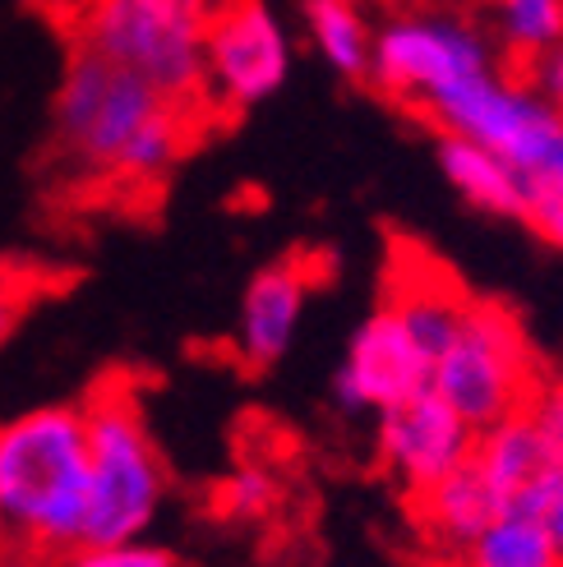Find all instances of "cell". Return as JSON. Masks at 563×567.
I'll use <instances>...</instances> for the list:
<instances>
[{
    "label": "cell",
    "instance_id": "6da1fadb",
    "mask_svg": "<svg viewBox=\"0 0 563 567\" xmlns=\"http://www.w3.org/2000/svg\"><path fill=\"white\" fill-rule=\"evenodd\" d=\"M204 106L157 93L144 74L70 42L51 102V162L83 185H153L190 148V121Z\"/></svg>",
    "mask_w": 563,
    "mask_h": 567
},
{
    "label": "cell",
    "instance_id": "7a4b0ae2",
    "mask_svg": "<svg viewBox=\"0 0 563 567\" xmlns=\"http://www.w3.org/2000/svg\"><path fill=\"white\" fill-rule=\"evenodd\" d=\"M89 522V420L55 402L0 420V535L28 558H65Z\"/></svg>",
    "mask_w": 563,
    "mask_h": 567
},
{
    "label": "cell",
    "instance_id": "3957f363",
    "mask_svg": "<svg viewBox=\"0 0 563 567\" xmlns=\"http://www.w3.org/2000/svg\"><path fill=\"white\" fill-rule=\"evenodd\" d=\"M83 420H89V522H83V545L139 540L162 507L166 466L149 434L134 383L125 374L98 379L83 396Z\"/></svg>",
    "mask_w": 563,
    "mask_h": 567
},
{
    "label": "cell",
    "instance_id": "277c9868",
    "mask_svg": "<svg viewBox=\"0 0 563 567\" xmlns=\"http://www.w3.org/2000/svg\"><path fill=\"white\" fill-rule=\"evenodd\" d=\"M217 0H79L74 38L185 106H213L204 33Z\"/></svg>",
    "mask_w": 563,
    "mask_h": 567
},
{
    "label": "cell",
    "instance_id": "5b68a950",
    "mask_svg": "<svg viewBox=\"0 0 563 567\" xmlns=\"http://www.w3.org/2000/svg\"><path fill=\"white\" fill-rule=\"evenodd\" d=\"M545 383L536 347L503 300L475 296L467 323L439 360L430 388L453 406L475 434L531 406V396Z\"/></svg>",
    "mask_w": 563,
    "mask_h": 567
},
{
    "label": "cell",
    "instance_id": "8992f818",
    "mask_svg": "<svg viewBox=\"0 0 563 567\" xmlns=\"http://www.w3.org/2000/svg\"><path fill=\"white\" fill-rule=\"evenodd\" d=\"M416 111L430 130L462 134L499 153L531 181V189L563 194V116L550 102L513 89V83H499L494 74H481Z\"/></svg>",
    "mask_w": 563,
    "mask_h": 567
},
{
    "label": "cell",
    "instance_id": "52a82bcc",
    "mask_svg": "<svg viewBox=\"0 0 563 567\" xmlns=\"http://www.w3.org/2000/svg\"><path fill=\"white\" fill-rule=\"evenodd\" d=\"M291 70V47L264 0H217L204 33L208 102L245 111L273 97Z\"/></svg>",
    "mask_w": 563,
    "mask_h": 567
},
{
    "label": "cell",
    "instance_id": "ba28073f",
    "mask_svg": "<svg viewBox=\"0 0 563 567\" xmlns=\"http://www.w3.org/2000/svg\"><path fill=\"white\" fill-rule=\"evenodd\" d=\"M481 74H490V51L453 19H398L375 38L370 51V79L379 93L407 106H426L430 97Z\"/></svg>",
    "mask_w": 563,
    "mask_h": 567
},
{
    "label": "cell",
    "instance_id": "9c48e42d",
    "mask_svg": "<svg viewBox=\"0 0 563 567\" xmlns=\"http://www.w3.org/2000/svg\"><path fill=\"white\" fill-rule=\"evenodd\" d=\"M434 379V360L411 342V332L388 305H379L365 319L347 347L342 370L332 374V402L347 415L356 411H392L411 402L430 388Z\"/></svg>",
    "mask_w": 563,
    "mask_h": 567
},
{
    "label": "cell",
    "instance_id": "30bf717a",
    "mask_svg": "<svg viewBox=\"0 0 563 567\" xmlns=\"http://www.w3.org/2000/svg\"><path fill=\"white\" fill-rule=\"evenodd\" d=\"M471 452H475V430L434 388L383 411L379 420V462L402 485L407 498L430 489L448 471H458Z\"/></svg>",
    "mask_w": 563,
    "mask_h": 567
},
{
    "label": "cell",
    "instance_id": "8fae6325",
    "mask_svg": "<svg viewBox=\"0 0 563 567\" xmlns=\"http://www.w3.org/2000/svg\"><path fill=\"white\" fill-rule=\"evenodd\" d=\"M402 245H407L411 259H402V249L392 245L388 277H383V305L402 319L411 342L430 360H439L448 347H453V337L462 332L467 309H471L475 296L467 291V281L458 272L443 268V259H434L426 245H416L407 236H402Z\"/></svg>",
    "mask_w": 563,
    "mask_h": 567
},
{
    "label": "cell",
    "instance_id": "7c38bea8",
    "mask_svg": "<svg viewBox=\"0 0 563 567\" xmlns=\"http://www.w3.org/2000/svg\"><path fill=\"white\" fill-rule=\"evenodd\" d=\"M305 296H309V268L300 264V254H287V259H277L249 277L245 300H240V332H236L245 370H255V374L273 370L287 355Z\"/></svg>",
    "mask_w": 563,
    "mask_h": 567
},
{
    "label": "cell",
    "instance_id": "4fadbf2b",
    "mask_svg": "<svg viewBox=\"0 0 563 567\" xmlns=\"http://www.w3.org/2000/svg\"><path fill=\"white\" fill-rule=\"evenodd\" d=\"M407 513L416 522V535L430 549H443L448 558H462L471 549V540L481 535L494 517H503V503L490 489L485 471L475 466V457H467L458 471H448L443 480H434L430 489H420L407 498Z\"/></svg>",
    "mask_w": 563,
    "mask_h": 567
},
{
    "label": "cell",
    "instance_id": "5bb4252c",
    "mask_svg": "<svg viewBox=\"0 0 563 567\" xmlns=\"http://www.w3.org/2000/svg\"><path fill=\"white\" fill-rule=\"evenodd\" d=\"M434 157L443 166L448 185H453L471 208L494 213V217H513V221L526 217L531 181L518 172V166L503 162L499 153L471 144V138H462V134L434 130Z\"/></svg>",
    "mask_w": 563,
    "mask_h": 567
},
{
    "label": "cell",
    "instance_id": "9a60e30c",
    "mask_svg": "<svg viewBox=\"0 0 563 567\" xmlns=\"http://www.w3.org/2000/svg\"><path fill=\"white\" fill-rule=\"evenodd\" d=\"M471 457H475V466L485 471L490 489L503 503V513L518 507L531 489L541 485V475L550 471V452H545V443H541L536 424H531L526 411H518V415L499 420V424H490V430L475 434Z\"/></svg>",
    "mask_w": 563,
    "mask_h": 567
},
{
    "label": "cell",
    "instance_id": "2e32d148",
    "mask_svg": "<svg viewBox=\"0 0 563 567\" xmlns=\"http://www.w3.org/2000/svg\"><path fill=\"white\" fill-rule=\"evenodd\" d=\"M305 23L319 55L342 79H370V51L375 38L365 28L356 0H305Z\"/></svg>",
    "mask_w": 563,
    "mask_h": 567
},
{
    "label": "cell",
    "instance_id": "e0dca14e",
    "mask_svg": "<svg viewBox=\"0 0 563 567\" xmlns=\"http://www.w3.org/2000/svg\"><path fill=\"white\" fill-rule=\"evenodd\" d=\"M458 567H563V563L536 517L503 513L475 535L471 549L458 558Z\"/></svg>",
    "mask_w": 563,
    "mask_h": 567
},
{
    "label": "cell",
    "instance_id": "ac0fdd59",
    "mask_svg": "<svg viewBox=\"0 0 563 567\" xmlns=\"http://www.w3.org/2000/svg\"><path fill=\"white\" fill-rule=\"evenodd\" d=\"M503 6V28L518 51H550L563 42V0H499Z\"/></svg>",
    "mask_w": 563,
    "mask_h": 567
},
{
    "label": "cell",
    "instance_id": "d6986e66",
    "mask_svg": "<svg viewBox=\"0 0 563 567\" xmlns=\"http://www.w3.org/2000/svg\"><path fill=\"white\" fill-rule=\"evenodd\" d=\"M42 272L33 264H19V259H0V347L14 337V328L23 323V315L38 305L42 296Z\"/></svg>",
    "mask_w": 563,
    "mask_h": 567
},
{
    "label": "cell",
    "instance_id": "ffe728a7",
    "mask_svg": "<svg viewBox=\"0 0 563 567\" xmlns=\"http://www.w3.org/2000/svg\"><path fill=\"white\" fill-rule=\"evenodd\" d=\"M61 567H185L172 549L125 540V545H83L61 558Z\"/></svg>",
    "mask_w": 563,
    "mask_h": 567
},
{
    "label": "cell",
    "instance_id": "44dd1931",
    "mask_svg": "<svg viewBox=\"0 0 563 567\" xmlns=\"http://www.w3.org/2000/svg\"><path fill=\"white\" fill-rule=\"evenodd\" d=\"M273 503H277V485L259 466H245L222 485V513L227 517H264L273 513Z\"/></svg>",
    "mask_w": 563,
    "mask_h": 567
},
{
    "label": "cell",
    "instance_id": "7402d4cb",
    "mask_svg": "<svg viewBox=\"0 0 563 567\" xmlns=\"http://www.w3.org/2000/svg\"><path fill=\"white\" fill-rule=\"evenodd\" d=\"M509 513H531V517H536L545 526V535H550L559 563H563V466H550L541 475V485L531 489L518 507H509Z\"/></svg>",
    "mask_w": 563,
    "mask_h": 567
},
{
    "label": "cell",
    "instance_id": "603a6c76",
    "mask_svg": "<svg viewBox=\"0 0 563 567\" xmlns=\"http://www.w3.org/2000/svg\"><path fill=\"white\" fill-rule=\"evenodd\" d=\"M526 415L550 452V466H563V379L559 374H545V383L536 388V396H531Z\"/></svg>",
    "mask_w": 563,
    "mask_h": 567
},
{
    "label": "cell",
    "instance_id": "cb8c5ba5",
    "mask_svg": "<svg viewBox=\"0 0 563 567\" xmlns=\"http://www.w3.org/2000/svg\"><path fill=\"white\" fill-rule=\"evenodd\" d=\"M531 231H536L545 245H554L563 254V194H545V189H531V204L522 217Z\"/></svg>",
    "mask_w": 563,
    "mask_h": 567
},
{
    "label": "cell",
    "instance_id": "d4e9b609",
    "mask_svg": "<svg viewBox=\"0 0 563 567\" xmlns=\"http://www.w3.org/2000/svg\"><path fill=\"white\" fill-rule=\"evenodd\" d=\"M545 89H550V106L563 116V47H554V55L545 61Z\"/></svg>",
    "mask_w": 563,
    "mask_h": 567
},
{
    "label": "cell",
    "instance_id": "484cf974",
    "mask_svg": "<svg viewBox=\"0 0 563 567\" xmlns=\"http://www.w3.org/2000/svg\"><path fill=\"white\" fill-rule=\"evenodd\" d=\"M0 549H6V535H0Z\"/></svg>",
    "mask_w": 563,
    "mask_h": 567
}]
</instances>
